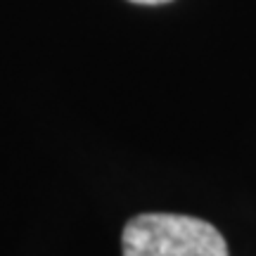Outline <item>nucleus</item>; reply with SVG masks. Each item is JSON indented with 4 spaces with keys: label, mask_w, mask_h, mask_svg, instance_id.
<instances>
[{
    "label": "nucleus",
    "mask_w": 256,
    "mask_h": 256,
    "mask_svg": "<svg viewBox=\"0 0 256 256\" xmlns=\"http://www.w3.org/2000/svg\"><path fill=\"white\" fill-rule=\"evenodd\" d=\"M124 256H230L209 220L183 214H138L124 226Z\"/></svg>",
    "instance_id": "f257e3e1"
},
{
    "label": "nucleus",
    "mask_w": 256,
    "mask_h": 256,
    "mask_svg": "<svg viewBox=\"0 0 256 256\" xmlns=\"http://www.w3.org/2000/svg\"><path fill=\"white\" fill-rule=\"evenodd\" d=\"M130 2H138V5H164V2H171V0H130Z\"/></svg>",
    "instance_id": "f03ea898"
}]
</instances>
